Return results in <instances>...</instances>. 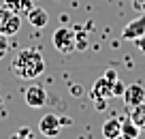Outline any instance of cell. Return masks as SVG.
Returning <instances> with one entry per match:
<instances>
[{"label": "cell", "instance_id": "6da1fadb", "mask_svg": "<svg viewBox=\"0 0 145 139\" xmlns=\"http://www.w3.org/2000/svg\"><path fill=\"white\" fill-rule=\"evenodd\" d=\"M11 71L19 79H36L45 71V58L43 51L36 47H26V49L17 51L15 58L11 60Z\"/></svg>", "mask_w": 145, "mask_h": 139}, {"label": "cell", "instance_id": "7a4b0ae2", "mask_svg": "<svg viewBox=\"0 0 145 139\" xmlns=\"http://www.w3.org/2000/svg\"><path fill=\"white\" fill-rule=\"evenodd\" d=\"M51 43H54V47L58 51H62V54H71L72 49H75V30L72 28H58V30L51 34Z\"/></svg>", "mask_w": 145, "mask_h": 139}, {"label": "cell", "instance_id": "3957f363", "mask_svg": "<svg viewBox=\"0 0 145 139\" xmlns=\"http://www.w3.org/2000/svg\"><path fill=\"white\" fill-rule=\"evenodd\" d=\"M19 26H22V15L13 13L5 5L0 7V32L5 36H13V34H17Z\"/></svg>", "mask_w": 145, "mask_h": 139}, {"label": "cell", "instance_id": "277c9868", "mask_svg": "<svg viewBox=\"0 0 145 139\" xmlns=\"http://www.w3.org/2000/svg\"><path fill=\"white\" fill-rule=\"evenodd\" d=\"M71 124V120H66V118H60L56 116V113H45V116L41 118V122H39V130H41L45 137H56V135L62 130V126Z\"/></svg>", "mask_w": 145, "mask_h": 139}, {"label": "cell", "instance_id": "5b68a950", "mask_svg": "<svg viewBox=\"0 0 145 139\" xmlns=\"http://www.w3.org/2000/svg\"><path fill=\"white\" fill-rule=\"evenodd\" d=\"M24 101H26L28 107L41 109L43 105L47 103V90L43 88V86H30V88H26V92H24Z\"/></svg>", "mask_w": 145, "mask_h": 139}, {"label": "cell", "instance_id": "8992f818", "mask_svg": "<svg viewBox=\"0 0 145 139\" xmlns=\"http://www.w3.org/2000/svg\"><path fill=\"white\" fill-rule=\"evenodd\" d=\"M143 32H145V13H141V17H135L132 22H128L124 26L122 39L124 41H137Z\"/></svg>", "mask_w": 145, "mask_h": 139}, {"label": "cell", "instance_id": "52a82bcc", "mask_svg": "<svg viewBox=\"0 0 145 139\" xmlns=\"http://www.w3.org/2000/svg\"><path fill=\"white\" fill-rule=\"evenodd\" d=\"M124 103H126L128 107H137V105L145 103V88L141 84L126 86V90H124Z\"/></svg>", "mask_w": 145, "mask_h": 139}, {"label": "cell", "instance_id": "ba28073f", "mask_svg": "<svg viewBox=\"0 0 145 139\" xmlns=\"http://www.w3.org/2000/svg\"><path fill=\"white\" fill-rule=\"evenodd\" d=\"M28 22L32 24L34 28H45L47 24H49V13H47L43 7H32L30 11H28Z\"/></svg>", "mask_w": 145, "mask_h": 139}, {"label": "cell", "instance_id": "9c48e42d", "mask_svg": "<svg viewBox=\"0 0 145 139\" xmlns=\"http://www.w3.org/2000/svg\"><path fill=\"white\" fill-rule=\"evenodd\" d=\"M122 133V122L120 118H109V120L103 122V137L105 139H115Z\"/></svg>", "mask_w": 145, "mask_h": 139}, {"label": "cell", "instance_id": "30bf717a", "mask_svg": "<svg viewBox=\"0 0 145 139\" xmlns=\"http://www.w3.org/2000/svg\"><path fill=\"white\" fill-rule=\"evenodd\" d=\"M2 5L7 7V9H11L13 13H17V15H28V11L32 9V0H5Z\"/></svg>", "mask_w": 145, "mask_h": 139}, {"label": "cell", "instance_id": "8fae6325", "mask_svg": "<svg viewBox=\"0 0 145 139\" xmlns=\"http://www.w3.org/2000/svg\"><path fill=\"white\" fill-rule=\"evenodd\" d=\"M130 120L135 122L141 130H145V103L137 105V107H130Z\"/></svg>", "mask_w": 145, "mask_h": 139}, {"label": "cell", "instance_id": "7c38bea8", "mask_svg": "<svg viewBox=\"0 0 145 139\" xmlns=\"http://www.w3.org/2000/svg\"><path fill=\"white\" fill-rule=\"evenodd\" d=\"M120 122H122V133H124V135H128V137H132V139L139 137L141 128L130 120V116H128V118H120Z\"/></svg>", "mask_w": 145, "mask_h": 139}, {"label": "cell", "instance_id": "4fadbf2b", "mask_svg": "<svg viewBox=\"0 0 145 139\" xmlns=\"http://www.w3.org/2000/svg\"><path fill=\"white\" fill-rule=\"evenodd\" d=\"M88 47V36L81 30H75V49H86Z\"/></svg>", "mask_w": 145, "mask_h": 139}, {"label": "cell", "instance_id": "5bb4252c", "mask_svg": "<svg viewBox=\"0 0 145 139\" xmlns=\"http://www.w3.org/2000/svg\"><path fill=\"white\" fill-rule=\"evenodd\" d=\"M11 139H36V137L32 135V130H30V128H26V126H24V128H19L17 133L11 135Z\"/></svg>", "mask_w": 145, "mask_h": 139}, {"label": "cell", "instance_id": "9a60e30c", "mask_svg": "<svg viewBox=\"0 0 145 139\" xmlns=\"http://www.w3.org/2000/svg\"><path fill=\"white\" fill-rule=\"evenodd\" d=\"M7 49H9V41H7V36L0 32V60L7 56Z\"/></svg>", "mask_w": 145, "mask_h": 139}, {"label": "cell", "instance_id": "2e32d148", "mask_svg": "<svg viewBox=\"0 0 145 139\" xmlns=\"http://www.w3.org/2000/svg\"><path fill=\"white\" fill-rule=\"evenodd\" d=\"M124 90H126V88H124V84L115 79L113 81V96H124Z\"/></svg>", "mask_w": 145, "mask_h": 139}, {"label": "cell", "instance_id": "e0dca14e", "mask_svg": "<svg viewBox=\"0 0 145 139\" xmlns=\"http://www.w3.org/2000/svg\"><path fill=\"white\" fill-rule=\"evenodd\" d=\"M135 45H137V49H139L141 54H145V32H143V34H141L139 39L135 41Z\"/></svg>", "mask_w": 145, "mask_h": 139}, {"label": "cell", "instance_id": "ac0fdd59", "mask_svg": "<svg viewBox=\"0 0 145 139\" xmlns=\"http://www.w3.org/2000/svg\"><path fill=\"white\" fill-rule=\"evenodd\" d=\"M132 7L141 13H145V0H132Z\"/></svg>", "mask_w": 145, "mask_h": 139}, {"label": "cell", "instance_id": "d6986e66", "mask_svg": "<svg viewBox=\"0 0 145 139\" xmlns=\"http://www.w3.org/2000/svg\"><path fill=\"white\" fill-rule=\"evenodd\" d=\"M115 139H132V137H128V135H124V133H120V135H118V137H115Z\"/></svg>", "mask_w": 145, "mask_h": 139}]
</instances>
